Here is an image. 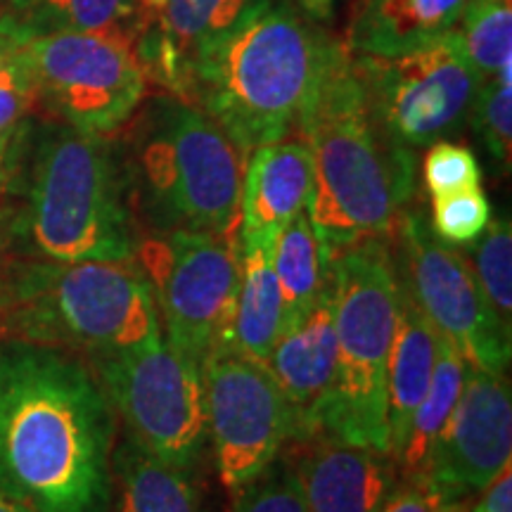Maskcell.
Wrapping results in <instances>:
<instances>
[{
    "label": "cell",
    "instance_id": "cell-16",
    "mask_svg": "<svg viewBox=\"0 0 512 512\" xmlns=\"http://www.w3.org/2000/svg\"><path fill=\"white\" fill-rule=\"evenodd\" d=\"M283 389L294 415V439L306 441L320 434V415L330 399L337 373L335 294L332 266L328 283L302 325L278 339L266 361Z\"/></svg>",
    "mask_w": 512,
    "mask_h": 512
},
{
    "label": "cell",
    "instance_id": "cell-30",
    "mask_svg": "<svg viewBox=\"0 0 512 512\" xmlns=\"http://www.w3.org/2000/svg\"><path fill=\"white\" fill-rule=\"evenodd\" d=\"M491 221V207L482 188L432 197V233L446 245H470Z\"/></svg>",
    "mask_w": 512,
    "mask_h": 512
},
{
    "label": "cell",
    "instance_id": "cell-23",
    "mask_svg": "<svg viewBox=\"0 0 512 512\" xmlns=\"http://www.w3.org/2000/svg\"><path fill=\"white\" fill-rule=\"evenodd\" d=\"M273 271L283 299L285 335L304 323L330 275V256L323 252L306 211L287 223L275 240Z\"/></svg>",
    "mask_w": 512,
    "mask_h": 512
},
{
    "label": "cell",
    "instance_id": "cell-24",
    "mask_svg": "<svg viewBox=\"0 0 512 512\" xmlns=\"http://www.w3.org/2000/svg\"><path fill=\"white\" fill-rule=\"evenodd\" d=\"M465 375L467 363L439 335L432 382L427 387V394L422 396L420 406L415 408L401 451L394 458L399 477H422L427 472L434 444H437L439 434L444 432L446 422L458 403V396L463 392Z\"/></svg>",
    "mask_w": 512,
    "mask_h": 512
},
{
    "label": "cell",
    "instance_id": "cell-13",
    "mask_svg": "<svg viewBox=\"0 0 512 512\" xmlns=\"http://www.w3.org/2000/svg\"><path fill=\"white\" fill-rule=\"evenodd\" d=\"M356 64L377 117L406 147L439 143L458 131L482 83L456 29L399 55H356Z\"/></svg>",
    "mask_w": 512,
    "mask_h": 512
},
{
    "label": "cell",
    "instance_id": "cell-2",
    "mask_svg": "<svg viewBox=\"0 0 512 512\" xmlns=\"http://www.w3.org/2000/svg\"><path fill=\"white\" fill-rule=\"evenodd\" d=\"M297 126L313 164L306 216L323 252L396 233L415 190V162L377 117L347 43L330 41Z\"/></svg>",
    "mask_w": 512,
    "mask_h": 512
},
{
    "label": "cell",
    "instance_id": "cell-8",
    "mask_svg": "<svg viewBox=\"0 0 512 512\" xmlns=\"http://www.w3.org/2000/svg\"><path fill=\"white\" fill-rule=\"evenodd\" d=\"M91 366L128 437L162 463L195 470L209 446L202 366L164 337L91 356Z\"/></svg>",
    "mask_w": 512,
    "mask_h": 512
},
{
    "label": "cell",
    "instance_id": "cell-7",
    "mask_svg": "<svg viewBox=\"0 0 512 512\" xmlns=\"http://www.w3.org/2000/svg\"><path fill=\"white\" fill-rule=\"evenodd\" d=\"M337 373L320 434L387 453V363L399 316L401 280L384 240L330 256Z\"/></svg>",
    "mask_w": 512,
    "mask_h": 512
},
{
    "label": "cell",
    "instance_id": "cell-18",
    "mask_svg": "<svg viewBox=\"0 0 512 512\" xmlns=\"http://www.w3.org/2000/svg\"><path fill=\"white\" fill-rule=\"evenodd\" d=\"M313 190L311 152L304 140H275L252 150L242 178L240 245H275L290 221L304 214Z\"/></svg>",
    "mask_w": 512,
    "mask_h": 512
},
{
    "label": "cell",
    "instance_id": "cell-34",
    "mask_svg": "<svg viewBox=\"0 0 512 512\" xmlns=\"http://www.w3.org/2000/svg\"><path fill=\"white\" fill-rule=\"evenodd\" d=\"M467 512H512V463L503 467L501 475L482 491L479 503Z\"/></svg>",
    "mask_w": 512,
    "mask_h": 512
},
{
    "label": "cell",
    "instance_id": "cell-25",
    "mask_svg": "<svg viewBox=\"0 0 512 512\" xmlns=\"http://www.w3.org/2000/svg\"><path fill=\"white\" fill-rule=\"evenodd\" d=\"M31 34L22 19H0V136H10L38 100L29 60Z\"/></svg>",
    "mask_w": 512,
    "mask_h": 512
},
{
    "label": "cell",
    "instance_id": "cell-38",
    "mask_svg": "<svg viewBox=\"0 0 512 512\" xmlns=\"http://www.w3.org/2000/svg\"><path fill=\"white\" fill-rule=\"evenodd\" d=\"M3 249H5V240L0 235V287H3V278H5V268H3Z\"/></svg>",
    "mask_w": 512,
    "mask_h": 512
},
{
    "label": "cell",
    "instance_id": "cell-14",
    "mask_svg": "<svg viewBox=\"0 0 512 512\" xmlns=\"http://www.w3.org/2000/svg\"><path fill=\"white\" fill-rule=\"evenodd\" d=\"M512 456V399L503 375L467 368L463 392L422 477L458 496L484 491Z\"/></svg>",
    "mask_w": 512,
    "mask_h": 512
},
{
    "label": "cell",
    "instance_id": "cell-1",
    "mask_svg": "<svg viewBox=\"0 0 512 512\" xmlns=\"http://www.w3.org/2000/svg\"><path fill=\"white\" fill-rule=\"evenodd\" d=\"M114 408L81 356L0 342V489L36 512H112Z\"/></svg>",
    "mask_w": 512,
    "mask_h": 512
},
{
    "label": "cell",
    "instance_id": "cell-17",
    "mask_svg": "<svg viewBox=\"0 0 512 512\" xmlns=\"http://www.w3.org/2000/svg\"><path fill=\"white\" fill-rule=\"evenodd\" d=\"M306 441L313 446L294 467L309 512H380L399 470L392 456L377 448L344 444L328 434Z\"/></svg>",
    "mask_w": 512,
    "mask_h": 512
},
{
    "label": "cell",
    "instance_id": "cell-11",
    "mask_svg": "<svg viewBox=\"0 0 512 512\" xmlns=\"http://www.w3.org/2000/svg\"><path fill=\"white\" fill-rule=\"evenodd\" d=\"M396 235L401 285L432 328L458 351L467 368L505 375L510 328L489 304L465 256L441 242L415 214L401 216Z\"/></svg>",
    "mask_w": 512,
    "mask_h": 512
},
{
    "label": "cell",
    "instance_id": "cell-27",
    "mask_svg": "<svg viewBox=\"0 0 512 512\" xmlns=\"http://www.w3.org/2000/svg\"><path fill=\"white\" fill-rule=\"evenodd\" d=\"M29 12L22 19L34 34L46 31H88L121 34V24L131 17L136 0H15Z\"/></svg>",
    "mask_w": 512,
    "mask_h": 512
},
{
    "label": "cell",
    "instance_id": "cell-28",
    "mask_svg": "<svg viewBox=\"0 0 512 512\" xmlns=\"http://www.w3.org/2000/svg\"><path fill=\"white\" fill-rule=\"evenodd\" d=\"M475 247V271L479 285L494 306L503 325L512 316V230L510 221H489Z\"/></svg>",
    "mask_w": 512,
    "mask_h": 512
},
{
    "label": "cell",
    "instance_id": "cell-20",
    "mask_svg": "<svg viewBox=\"0 0 512 512\" xmlns=\"http://www.w3.org/2000/svg\"><path fill=\"white\" fill-rule=\"evenodd\" d=\"M437 344L439 332L401 285L399 316L387 363V453L392 460L401 451L415 408L420 406L432 382Z\"/></svg>",
    "mask_w": 512,
    "mask_h": 512
},
{
    "label": "cell",
    "instance_id": "cell-29",
    "mask_svg": "<svg viewBox=\"0 0 512 512\" xmlns=\"http://www.w3.org/2000/svg\"><path fill=\"white\" fill-rule=\"evenodd\" d=\"M512 64L501 69L494 79L479 83L475 95V126L479 138L491 152V157L510 164V145H512Z\"/></svg>",
    "mask_w": 512,
    "mask_h": 512
},
{
    "label": "cell",
    "instance_id": "cell-26",
    "mask_svg": "<svg viewBox=\"0 0 512 512\" xmlns=\"http://www.w3.org/2000/svg\"><path fill=\"white\" fill-rule=\"evenodd\" d=\"M460 31L467 62L479 81H489L512 64V8L510 0H475L465 8Z\"/></svg>",
    "mask_w": 512,
    "mask_h": 512
},
{
    "label": "cell",
    "instance_id": "cell-5",
    "mask_svg": "<svg viewBox=\"0 0 512 512\" xmlns=\"http://www.w3.org/2000/svg\"><path fill=\"white\" fill-rule=\"evenodd\" d=\"M15 233L43 261H136V216L105 138L67 124L43 133Z\"/></svg>",
    "mask_w": 512,
    "mask_h": 512
},
{
    "label": "cell",
    "instance_id": "cell-6",
    "mask_svg": "<svg viewBox=\"0 0 512 512\" xmlns=\"http://www.w3.org/2000/svg\"><path fill=\"white\" fill-rule=\"evenodd\" d=\"M0 306L8 337L88 356L162 337L155 294L133 261H27L5 273Z\"/></svg>",
    "mask_w": 512,
    "mask_h": 512
},
{
    "label": "cell",
    "instance_id": "cell-37",
    "mask_svg": "<svg viewBox=\"0 0 512 512\" xmlns=\"http://www.w3.org/2000/svg\"><path fill=\"white\" fill-rule=\"evenodd\" d=\"M8 138L0 136V181H3V166H5V152H8Z\"/></svg>",
    "mask_w": 512,
    "mask_h": 512
},
{
    "label": "cell",
    "instance_id": "cell-9",
    "mask_svg": "<svg viewBox=\"0 0 512 512\" xmlns=\"http://www.w3.org/2000/svg\"><path fill=\"white\" fill-rule=\"evenodd\" d=\"M136 256L171 349L202 366L211 349L228 347L240 287L238 235L147 233Z\"/></svg>",
    "mask_w": 512,
    "mask_h": 512
},
{
    "label": "cell",
    "instance_id": "cell-21",
    "mask_svg": "<svg viewBox=\"0 0 512 512\" xmlns=\"http://www.w3.org/2000/svg\"><path fill=\"white\" fill-rule=\"evenodd\" d=\"M273 247L268 242L240 245V287L230 323L228 347L259 363L268 361L283 337V299L273 271Z\"/></svg>",
    "mask_w": 512,
    "mask_h": 512
},
{
    "label": "cell",
    "instance_id": "cell-31",
    "mask_svg": "<svg viewBox=\"0 0 512 512\" xmlns=\"http://www.w3.org/2000/svg\"><path fill=\"white\" fill-rule=\"evenodd\" d=\"M422 178L432 197L482 188V169L472 150H467L465 145L446 143V140L432 143L425 166H422Z\"/></svg>",
    "mask_w": 512,
    "mask_h": 512
},
{
    "label": "cell",
    "instance_id": "cell-3",
    "mask_svg": "<svg viewBox=\"0 0 512 512\" xmlns=\"http://www.w3.org/2000/svg\"><path fill=\"white\" fill-rule=\"evenodd\" d=\"M121 171L131 211L150 233L238 235L245 152L200 107L176 95L152 102Z\"/></svg>",
    "mask_w": 512,
    "mask_h": 512
},
{
    "label": "cell",
    "instance_id": "cell-32",
    "mask_svg": "<svg viewBox=\"0 0 512 512\" xmlns=\"http://www.w3.org/2000/svg\"><path fill=\"white\" fill-rule=\"evenodd\" d=\"M235 498L233 512H309L294 467L285 463L268 467Z\"/></svg>",
    "mask_w": 512,
    "mask_h": 512
},
{
    "label": "cell",
    "instance_id": "cell-12",
    "mask_svg": "<svg viewBox=\"0 0 512 512\" xmlns=\"http://www.w3.org/2000/svg\"><path fill=\"white\" fill-rule=\"evenodd\" d=\"M209 446L221 484L245 491L294 439V415L266 363L233 347L211 349L202 363Z\"/></svg>",
    "mask_w": 512,
    "mask_h": 512
},
{
    "label": "cell",
    "instance_id": "cell-10",
    "mask_svg": "<svg viewBox=\"0 0 512 512\" xmlns=\"http://www.w3.org/2000/svg\"><path fill=\"white\" fill-rule=\"evenodd\" d=\"M29 60L38 98L76 131L107 136L124 126L143 102L147 76L121 34H31Z\"/></svg>",
    "mask_w": 512,
    "mask_h": 512
},
{
    "label": "cell",
    "instance_id": "cell-22",
    "mask_svg": "<svg viewBox=\"0 0 512 512\" xmlns=\"http://www.w3.org/2000/svg\"><path fill=\"white\" fill-rule=\"evenodd\" d=\"M117 512H202L192 472L162 463L128 437L112 456Z\"/></svg>",
    "mask_w": 512,
    "mask_h": 512
},
{
    "label": "cell",
    "instance_id": "cell-33",
    "mask_svg": "<svg viewBox=\"0 0 512 512\" xmlns=\"http://www.w3.org/2000/svg\"><path fill=\"white\" fill-rule=\"evenodd\" d=\"M380 512H467V498L441 489L427 477H401Z\"/></svg>",
    "mask_w": 512,
    "mask_h": 512
},
{
    "label": "cell",
    "instance_id": "cell-4",
    "mask_svg": "<svg viewBox=\"0 0 512 512\" xmlns=\"http://www.w3.org/2000/svg\"><path fill=\"white\" fill-rule=\"evenodd\" d=\"M330 38L287 5H268L192 69L183 98L242 152L283 140L318 79Z\"/></svg>",
    "mask_w": 512,
    "mask_h": 512
},
{
    "label": "cell",
    "instance_id": "cell-19",
    "mask_svg": "<svg viewBox=\"0 0 512 512\" xmlns=\"http://www.w3.org/2000/svg\"><path fill=\"white\" fill-rule=\"evenodd\" d=\"M467 0H356L347 46L356 55L389 57L456 27Z\"/></svg>",
    "mask_w": 512,
    "mask_h": 512
},
{
    "label": "cell",
    "instance_id": "cell-15",
    "mask_svg": "<svg viewBox=\"0 0 512 512\" xmlns=\"http://www.w3.org/2000/svg\"><path fill=\"white\" fill-rule=\"evenodd\" d=\"M138 55L145 76L183 98L192 69L271 0H138Z\"/></svg>",
    "mask_w": 512,
    "mask_h": 512
},
{
    "label": "cell",
    "instance_id": "cell-35",
    "mask_svg": "<svg viewBox=\"0 0 512 512\" xmlns=\"http://www.w3.org/2000/svg\"><path fill=\"white\" fill-rule=\"evenodd\" d=\"M311 17H328L335 0H297Z\"/></svg>",
    "mask_w": 512,
    "mask_h": 512
},
{
    "label": "cell",
    "instance_id": "cell-36",
    "mask_svg": "<svg viewBox=\"0 0 512 512\" xmlns=\"http://www.w3.org/2000/svg\"><path fill=\"white\" fill-rule=\"evenodd\" d=\"M0 512H36V510L29 508L27 503L17 501L15 496L5 494V491L0 489Z\"/></svg>",
    "mask_w": 512,
    "mask_h": 512
}]
</instances>
